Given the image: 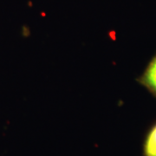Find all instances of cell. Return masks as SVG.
Masks as SVG:
<instances>
[{"label": "cell", "mask_w": 156, "mask_h": 156, "mask_svg": "<svg viewBox=\"0 0 156 156\" xmlns=\"http://www.w3.org/2000/svg\"><path fill=\"white\" fill-rule=\"evenodd\" d=\"M142 156H156V123L146 135L142 147Z\"/></svg>", "instance_id": "7a4b0ae2"}, {"label": "cell", "mask_w": 156, "mask_h": 156, "mask_svg": "<svg viewBox=\"0 0 156 156\" xmlns=\"http://www.w3.org/2000/svg\"><path fill=\"white\" fill-rule=\"evenodd\" d=\"M137 81L156 97V55L151 59Z\"/></svg>", "instance_id": "6da1fadb"}]
</instances>
